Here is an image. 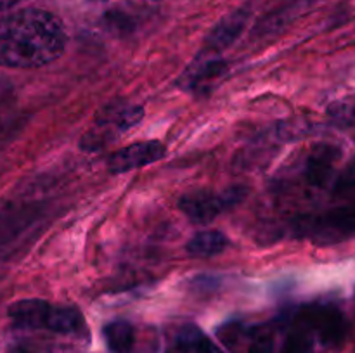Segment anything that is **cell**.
I'll list each match as a JSON object with an SVG mask.
<instances>
[{
	"label": "cell",
	"instance_id": "obj_1",
	"mask_svg": "<svg viewBox=\"0 0 355 353\" xmlns=\"http://www.w3.org/2000/svg\"><path fill=\"white\" fill-rule=\"evenodd\" d=\"M66 31L54 14L23 9L0 17V66L38 68L61 57Z\"/></svg>",
	"mask_w": 355,
	"mask_h": 353
},
{
	"label": "cell",
	"instance_id": "obj_2",
	"mask_svg": "<svg viewBox=\"0 0 355 353\" xmlns=\"http://www.w3.org/2000/svg\"><path fill=\"white\" fill-rule=\"evenodd\" d=\"M302 232L319 244H335L355 235V204L335 208L312 220H305Z\"/></svg>",
	"mask_w": 355,
	"mask_h": 353
},
{
	"label": "cell",
	"instance_id": "obj_3",
	"mask_svg": "<svg viewBox=\"0 0 355 353\" xmlns=\"http://www.w3.org/2000/svg\"><path fill=\"white\" fill-rule=\"evenodd\" d=\"M245 196L243 187H234L225 192L214 194L207 190H194L180 197L179 208L196 224H208L215 220L227 208L234 206Z\"/></svg>",
	"mask_w": 355,
	"mask_h": 353
},
{
	"label": "cell",
	"instance_id": "obj_4",
	"mask_svg": "<svg viewBox=\"0 0 355 353\" xmlns=\"http://www.w3.org/2000/svg\"><path fill=\"white\" fill-rule=\"evenodd\" d=\"M298 320L304 322L324 346L340 345L345 339L349 329L342 311L329 305L305 307L298 315Z\"/></svg>",
	"mask_w": 355,
	"mask_h": 353
},
{
	"label": "cell",
	"instance_id": "obj_5",
	"mask_svg": "<svg viewBox=\"0 0 355 353\" xmlns=\"http://www.w3.org/2000/svg\"><path fill=\"white\" fill-rule=\"evenodd\" d=\"M166 154L165 144L159 141H144L137 144L127 145L121 151L111 154L107 161V168L111 173H125L130 170L142 168V166L153 165L159 161Z\"/></svg>",
	"mask_w": 355,
	"mask_h": 353
},
{
	"label": "cell",
	"instance_id": "obj_6",
	"mask_svg": "<svg viewBox=\"0 0 355 353\" xmlns=\"http://www.w3.org/2000/svg\"><path fill=\"white\" fill-rule=\"evenodd\" d=\"M51 303L44 300H21L10 305L9 318L19 329H45Z\"/></svg>",
	"mask_w": 355,
	"mask_h": 353
},
{
	"label": "cell",
	"instance_id": "obj_7",
	"mask_svg": "<svg viewBox=\"0 0 355 353\" xmlns=\"http://www.w3.org/2000/svg\"><path fill=\"white\" fill-rule=\"evenodd\" d=\"M340 158V151L333 145H319L307 159L305 176L314 187H324L333 175V165Z\"/></svg>",
	"mask_w": 355,
	"mask_h": 353
},
{
	"label": "cell",
	"instance_id": "obj_8",
	"mask_svg": "<svg viewBox=\"0 0 355 353\" xmlns=\"http://www.w3.org/2000/svg\"><path fill=\"white\" fill-rule=\"evenodd\" d=\"M85 320L75 307H52L49 310L45 329L58 334H78L82 332Z\"/></svg>",
	"mask_w": 355,
	"mask_h": 353
},
{
	"label": "cell",
	"instance_id": "obj_9",
	"mask_svg": "<svg viewBox=\"0 0 355 353\" xmlns=\"http://www.w3.org/2000/svg\"><path fill=\"white\" fill-rule=\"evenodd\" d=\"M227 237L218 230H203L198 232L189 242H187V253L196 258H208L215 256L227 248Z\"/></svg>",
	"mask_w": 355,
	"mask_h": 353
},
{
	"label": "cell",
	"instance_id": "obj_10",
	"mask_svg": "<svg viewBox=\"0 0 355 353\" xmlns=\"http://www.w3.org/2000/svg\"><path fill=\"white\" fill-rule=\"evenodd\" d=\"M175 348L182 353H224L194 325H186L175 338Z\"/></svg>",
	"mask_w": 355,
	"mask_h": 353
},
{
	"label": "cell",
	"instance_id": "obj_11",
	"mask_svg": "<svg viewBox=\"0 0 355 353\" xmlns=\"http://www.w3.org/2000/svg\"><path fill=\"white\" fill-rule=\"evenodd\" d=\"M246 16L243 12H236L232 16L225 17L214 31L208 37V48H214V51H218V48H224L227 45H231L232 42L236 40L239 33H241L243 26H245Z\"/></svg>",
	"mask_w": 355,
	"mask_h": 353
},
{
	"label": "cell",
	"instance_id": "obj_12",
	"mask_svg": "<svg viewBox=\"0 0 355 353\" xmlns=\"http://www.w3.org/2000/svg\"><path fill=\"white\" fill-rule=\"evenodd\" d=\"M104 339L113 353H130L135 341V332L128 322L114 320L104 327Z\"/></svg>",
	"mask_w": 355,
	"mask_h": 353
},
{
	"label": "cell",
	"instance_id": "obj_13",
	"mask_svg": "<svg viewBox=\"0 0 355 353\" xmlns=\"http://www.w3.org/2000/svg\"><path fill=\"white\" fill-rule=\"evenodd\" d=\"M142 116H144V111H142L141 106H120L116 109L113 107V109L104 111V116H101L97 123L110 125L116 130L125 132L128 128L135 127L142 120Z\"/></svg>",
	"mask_w": 355,
	"mask_h": 353
},
{
	"label": "cell",
	"instance_id": "obj_14",
	"mask_svg": "<svg viewBox=\"0 0 355 353\" xmlns=\"http://www.w3.org/2000/svg\"><path fill=\"white\" fill-rule=\"evenodd\" d=\"M315 348V338L314 332L298 320L297 325L290 331L284 341L283 353H314Z\"/></svg>",
	"mask_w": 355,
	"mask_h": 353
},
{
	"label": "cell",
	"instance_id": "obj_15",
	"mask_svg": "<svg viewBox=\"0 0 355 353\" xmlns=\"http://www.w3.org/2000/svg\"><path fill=\"white\" fill-rule=\"evenodd\" d=\"M225 64L222 61H203L198 62V64H193L189 69L186 71V75L180 78V82L184 83L186 87L193 89V87L200 85L203 83L205 80H211L217 78L222 71H224Z\"/></svg>",
	"mask_w": 355,
	"mask_h": 353
},
{
	"label": "cell",
	"instance_id": "obj_16",
	"mask_svg": "<svg viewBox=\"0 0 355 353\" xmlns=\"http://www.w3.org/2000/svg\"><path fill=\"white\" fill-rule=\"evenodd\" d=\"M354 187H355V158L345 166V170L340 173L338 180H336L335 189L336 190H349V189H354Z\"/></svg>",
	"mask_w": 355,
	"mask_h": 353
},
{
	"label": "cell",
	"instance_id": "obj_17",
	"mask_svg": "<svg viewBox=\"0 0 355 353\" xmlns=\"http://www.w3.org/2000/svg\"><path fill=\"white\" fill-rule=\"evenodd\" d=\"M248 353H274V339L270 334H260L253 339Z\"/></svg>",
	"mask_w": 355,
	"mask_h": 353
},
{
	"label": "cell",
	"instance_id": "obj_18",
	"mask_svg": "<svg viewBox=\"0 0 355 353\" xmlns=\"http://www.w3.org/2000/svg\"><path fill=\"white\" fill-rule=\"evenodd\" d=\"M19 0H0V10H6L9 7H12L14 3H17Z\"/></svg>",
	"mask_w": 355,
	"mask_h": 353
}]
</instances>
